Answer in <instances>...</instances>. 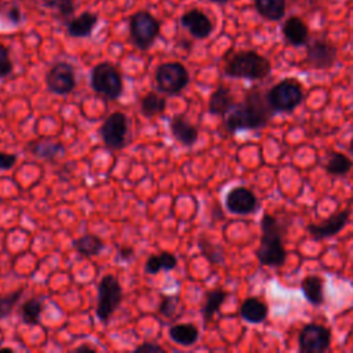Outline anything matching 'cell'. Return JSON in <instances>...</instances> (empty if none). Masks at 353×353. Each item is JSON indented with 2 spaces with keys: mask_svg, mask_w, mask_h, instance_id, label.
I'll use <instances>...</instances> for the list:
<instances>
[{
  "mask_svg": "<svg viewBox=\"0 0 353 353\" xmlns=\"http://www.w3.org/2000/svg\"><path fill=\"white\" fill-rule=\"evenodd\" d=\"M43 312V299L41 298H30L25 301L21 306V317L23 323L29 325H36L40 323V316Z\"/></svg>",
  "mask_w": 353,
  "mask_h": 353,
  "instance_id": "29",
  "label": "cell"
},
{
  "mask_svg": "<svg viewBox=\"0 0 353 353\" xmlns=\"http://www.w3.org/2000/svg\"><path fill=\"white\" fill-rule=\"evenodd\" d=\"M274 112L266 94L258 88H252L245 94L244 101L236 102L233 109L228 113L225 127L232 134L240 130L262 128L273 117Z\"/></svg>",
  "mask_w": 353,
  "mask_h": 353,
  "instance_id": "1",
  "label": "cell"
},
{
  "mask_svg": "<svg viewBox=\"0 0 353 353\" xmlns=\"http://www.w3.org/2000/svg\"><path fill=\"white\" fill-rule=\"evenodd\" d=\"M98 23V15L91 11H84L77 17H73L69 19L65 26L66 32L70 37L81 39V37H90L97 28Z\"/></svg>",
  "mask_w": 353,
  "mask_h": 353,
  "instance_id": "16",
  "label": "cell"
},
{
  "mask_svg": "<svg viewBox=\"0 0 353 353\" xmlns=\"http://www.w3.org/2000/svg\"><path fill=\"white\" fill-rule=\"evenodd\" d=\"M254 7L256 12L272 22H277L284 18L287 10L285 0H254Z\"/></svg>",
  "mask_w": 353,
  "mask_h": 353,
  "instance_id": "21",
  "label": "cell"
},
{
  "mask_svg": "<svg viewBox=\"0 0 353 353\" xmlns=\"http://www.w3.org/2000/svg\"><path fill=\"white\" fill-rule=\"evenodd\" d=\"M22 294H23V288H19L17 291H12L10 294L0 296V320L8 317L12 313V310H14L15 305L18 303L19 298L22 296Z\"/></svg>",
  "mask_w": 353,
  "mask_h": 353,
  "instance_id": "33",
  "label": "cell"
},
{
  "mask_svg": "<svg viewBox=\"0 0 353 353\" xmlns=\"http://www.w3.org/2000/svg\"><path fill=\"white\" fill-rule=\"evenodd\" d=\"M168 336L172 342L182 346H192L199 339V330L192 323H182L170 327Z\"/></svg>",
  "mask_w": 353,
  "mask_h": 353,
  "instance_id": "22",
  "label": "cell"
},
{
  "mask_svg": "<svg viewBox=\"0 0 353 353\" xmlns=\"http://www.w3.org/2000/svg\"><path fill=\"white\" fill-rule=\"evenodd\" d=\"M12 70H14V65L10 58V52L7 47L0 44V79L10 76Z\"/></svg>",
  "mask_w": 353,
  "mask_h": 353,
  "instance_id": "36",
  "label": "cell"
},
{
  "mask_svg": "<svg viewBox=\"0 0 353 353\" xmlns=\"http://www.w3.org/2000/svg\"><path fill=\"white\" fill-rule=\"evenodd\" d=\"M157 88L168 95L179 94L189 84V72L181 62H164L154 72Z\"/></svg>",
  "mask_w": 353,
  "mask_h": 353,
  "instance_id": "6",
  "label": "cell"
},
{
  "mask_svg": "<svg viewBox=\"0 0 353 353\" xmlns=\"http://www.w3.org/2000/svg\"><path fill=\"white\" fill-rule=\"evenodd\" d=\"M179 22L182 28H185L194 39L199 40L207 39L214 30L211 19L199 8H192L183 12Z\"/></svg>",
  "mask_w": 353,
  "mask_h": 353,
  "instance_id": "14",
  "label": "cell"
},
{
  "mask_svg": "<svg viewBox=\"0 0 353 353\" xmlns=\"http://www.w3.org/2000/svg\"><path fill=\"white\" fill-rule=\"evenodd\" d=\"M281 32L291 46H305L309 41V28L298 15L288 17L283 23Z\"/></svg>",
  "mask_w": 353,
  "mask_h": 353,
  "instance_id": "17",
  "label": "cell"
},
{
  "mask_svg": "<svg viewBox=\"0 0 353 353\" xmlns=\"http://www.w3.org/2000/svg\"><path fill=\"white\" fill-rule=\"evenodd\" d=\"M0 18L12 26H18L23 19V12L17 3H4L0 6Z\"/></svg>",
  "mask_w": 353,
  "mask_h": 353,
  "instance_id": "31",
  "label": "cell"
},
{
  "mask_svg": "<svg viewBox=\"0 0 353 353\" xmlns=\"http://www.w3.org/2000/svg\"><path fill=\"white\" fill-rule=\"evenodd\" d=\"M170 130L174 139L183 146H193L199 139V130L190 124L183 114H176L172 117Z\"/></svg>",
  "mask_w": 353,
  "mask_h": 353,
  "instance_id": "18",
  "label": "cell"
},
{
  "mask_svg": "<svg viewBox=\"0 0 353 353\" xmlns=\"http://www.w3.org/2000/svg\"><path fill=\"white\" fill-rule=\"evenodd\" d=\"M128 123L127 117L121 112H114L109 114L99 128V135L102 142L109 149H123L125 146Z\"/></svg>",
  "mask_w": 353,
  "mask_h": 353,
  "instance_id": "10",
  "label": "cell"
},
{
  "mask_svg": "<svg viewBox=\"0 0 353 353\" xmlns=\"http://www.w3.org/2000/svg\"><path fill=\"white\" fill-rule=\"evenodd\" d=\"M176 268V256L170 252L152 255L145 262V272L148 274H157L160 270H172Z\"/></svg>",
  "mask_w": 353,
  "mask_h": 353,
  "instance_id": "25",
  "label": "cell"
},
{
  "mask_svg": "<svg viewBox=\"0 0 353 353\" xmlns=\"http://www.w3.org/2000/svg\"><path fill=\"white\" fill-rule=\"evenodd\" d=\"M117 256H119V259L127 262L134 258V250L131 247H123L117 251Z\"/></svg>",
  "mask_w": 353,
  "mask_h": 353,
  "instance_id": "39",
  "label": "cell"
},
{
  "mask_svg": "<svg viewBox=\"0 0 353 353\" xmlns=\"http://www.w3.org/2000/svg\"><path fill=\"white\" fill-rule=\"evenodd\" d=\"M268 305L258 298H247L240 306V314L248 323H262L268 317Z\"/></svg>",
  "mask_w": 353,
  "mask_h": 353,
  "instance_id": "20",
  "label": "cell"
},
{
  "mask_svg": "<svg viewBox=\"0 0 353 353\" xmlns=\"http://www.w3.org/2000/svg\"><path fill=\"white\" fill-rule=\"evenodd\" d=\"M353 167V161L341 152H332L325 164V170L330 175H345Z\"/></svg>",
  "mask_w": 353,
  "mask_h": 353,
  "instance_id": "30",
  "label": "cell"
},
{
  "mask_svg": "<svg viewBox=\"0 0 353 353\" xmlns=\"http://www.w3.org/2000/svg\"><path fill=\"white\" fill-rule=\"evenodd\" d=\"M165 98L149 91L141 98V113L146 117H153L163 113L165 110Z\"/></svg>",
  "mask_w": 353,
  "mask_h": 353,
  "instance_id": "27",
  "label": "cell"
},
{
  "mask_svg": "<svg viewBox=\"0 0 353 353\" xmlns=\"http://www.w3.org/2000/svg\"><path fill=\"white\" fill-rule=\"evenodd\" d=\"M225 205L233 214L245 215L254 212L258 208V199L250 189L244 186H236L228 192Z\"/></svg>",
  "mask_w": 353,
  "mask_h": 353,
  "instance_id": "13",
  "label": "cell"
},
{
  "mask_svg": "<svg viewBox=\"0 0 353 353\" xmlns=\"http://www.w3.org/2000/svg\"><path fill=\"white\" fill-rule=\"evenodd\" d=\"M272 72V65L268 58L252 50L234 52L225 65V73L229 77L262 80Z\"/></svg>",
  "mask_w": 353,
  "mask_h": 353,
  "instance_id": "3",
  "label": "cell"
},
{
  "mask_svg": "<svg viewBox=\"0 0 353 353\" xmlns=\"http://www.w3.org/2000/svg\"><path fill=\"white\" fill-rule=\"evenodd\" d=\"M349 214H350V211L345 210V211H339V212L331 215L323 223H317V225L310 223L307 226V232L314 240H321V239L335 236L346 225V222L349 219Z\"/></svg>",
  "mask_w": 353,
  "mask_h": 353,
  "instance_id": "15",
  "label": "cell"
},
{
  "mask_svg": "<svg viewBox=\"0 0 353 353\" xmlns=\"http://www.w3.org/2000/svg\"><path fill=\"white\" fill-rule=\"evenodd\" d=\"M299 352L302 353H321L330 349L331 332L321 324L310 323L299 332Z\"/></svg>",
  "mask_w": 353,
  "mask_h": 353,
  "instance_id": "11",
  "label": "cell"
},
{
  "mask_svg": "<svg viewBox=\"0 0 353 353\" xmlns=\"http://www.w3.org/2000/svg\"><path fill=\"white\" fill-rule=\"evenodd\" d=\"M160 33V22L148 11H137L130 17V39L142 51L149 50Z\"/></svg>",
  "mask_w": 353,
  "mask_h": 353,
  "instance_id": "5",
  "label": "cell"
},
{
  "mask_svg": "<svg viewBox=\"0 0 353 353\" xmlns=\"http://www.w3.org/2000/svg\"><path fill=\"white\" fill-rule=\"evenodd\" d=\"M46 85L55 95H69L76 87L74 68L65 61L54 63L46 73Z\"/></svg>",
  "mask_w": 353,
  "mask_h": 353,
  "instance_id": "9",
  "label": "cell"
},
{
  "mask_svg": "<svg viewBox=\"0 0 353 353\" xmlns=\"http://www.w3.org/2000/svg\"><path fill=\"white\" fill-rule=\"evenodd\" d=\"M90 84L95 92L112 101L117 99L123 92L121 74L110 62H101L91 69Z\"/></svg>",
  "mask_w": 353,
  "mask_h": 353,
  "instance_id": "4",
  "label": "cell"
},
{
  "mask_svg": "<svg viewBox=\"0 0 353 353\" xmlns=\"http://www.w3.org/2000/svg\"><path fill=\"white\" fill-rule=\"evenodd\" d=\"M29 150L37 157L52 160L65 153V146L62 143L50 142V141H36L29 145Z\"/></svg>",
  "mask_w": 353,
  "mask_h": 353,
  "instance_id": "26",
  "label": "cell"
},
{
  "mask_svg": "<svg viewBox=\"0 0 353 353\" xmlns=\"http://www.w3.org/2000/svg\"><path fill=\"white\" fill-rule=\"evenodd\" d=\"M350 150H352V153H353V139H352V142H350Z\"/></svg>",
  "mask_w": 353,
  "mask_h": 353,
  "instance_id": "43",
  "label": "cell"
},
{
  "mask_svg": "<svg viewBox=\"0 0 353 353\" xmlns=\"http://www.w3.org/2000/svg\"><path fill=\"white\" fill-rule=\"evenodd\" d=\"M336 58V47L324 39H314L306 47V63L313 69H330Z\"/></svg>",
  "mask_w": 353,
  "mask_h": 353,
  "instance_id": "12",
  "label": "cell"
},
{
  "mask_svg": "<svg viewBox=\"0 0 353 353\" xmlns=\"http://www.w3.org/2000/svg\"><path fill=\"white\" fill-rule=\"evenodd\" d=\"M41 3H43V6L44 7H47V8H57V6L61 3V0H40Z\"/></svg>",
  "mask_w": 353,
  "mask_h": 353,
  "instance_id": "40",
  "label": "cell"
},
{
  "mask_svg": "<svg viewBox=\"0 0 353 353\" xmlns=\"http://www.w3.org/2000/svg\"><path fill=\"white\" fill-rule=\"evenodd\" d=\"M134 352L137 353H160V352H165L164 347H161L160 345L157 343H153V342H145L139 346H137L134 349Z\"/></svg>",
  "mask_w": 353,
  "mask_h": 353,
  "instance_id": "38",
  "label": "cell"
},
{
  "mask_svg": "<svg viewBox=\"0 0 353 353\" xmlns=\"http://www.w3.org/2000/svg\"><path fill=\"white\" fill-rule=\"evenodd\" d=\"M73 247L84 256H94L105 250V243L95 234H83L73 241Z\"/></svg>",
  "mask_w": 353,
  "mask_h": 353,
  "instance_id": "24",
  "label": "cell"
},
{
  "mask_svg": "<svg viewBox=\"0 0 353 353\" xmlns=\"http://www.w3.org/2000/svg\"><path fill=\"white\" fill-rule=\"evenodd\" d=\"M123 299V290L119 280L112 276H103L98 284L97 316L101 321L108 323L112 314L117 310Z\"/></svg>",
  "mask_w": 353,
  "mask_h": 353,
  "instance_id": "7",
  "label": "cell"
},
{
  "mask_svg": "<svg viewBox=\"0 0 353 353\" xmlns=\"http://www.w3.org/2000/svg\"><path fill=\"white\" fill-rule=\"evenodd\" d=\"M211 3H215V4H219V6H225L229 3V0H210Z\"/></svg>",
  "mask_w": 353,
  "mask_h": 353,
  "instance_id": "42",
  "label": "cell"
},
{
  "mask_svg": "<svg viewBox=\"0 0 353 353\" xmlns=\"http://www.w3.org/2000/svg\"><path fill=\"white\" fill-rule=\"evenodd\" d=\"M302 292L312 305H321L324 302V280L320 276H307L301 284Z\"/></svg>",
  "mask_w": 353,
  "mask_h": 353,
  "instance_id": "23",
  "label": "cell"
},
{
  "mask_svg": "<svg viewBox=\"0 0 353 353\" xmlns=\"http://www.w3.org/2000/svg\"><path fill=\"white\" fill-rule=\"evenodd\" d=\"M268 101L274 110H292L296 108L302 98V85L295 79H284L273 85L268 94Z\"/></svg>",
  "mask_w": 353,
  "mask_h": 353,
  "instance_id": "8",
  "label": "cell"
},
{
  "mask_svg": "<svg viewBox=\"0 0 353 353\" xmlns=\"http://www.w3.org/2000/svg\"><path fill=\"white\" fill-rule=\"evenodd\" d=\"M57 17L66 23L69 19H72L74 17V11H76V6L73 0H61V3L57 6Z\"/></svg>",
  "mask_w": 353,
  "mask_h": 353,
  "instance_id": "35",
  "label": "cell"
},
{
  "mask_svg": "<svg viewBox=\"0 0 353 353\" xmlns=\"http://www.w3.org/2000/svg\"><path fill=\"white\" fill-rule=\"evenodd\" d=\"M17 163V156L12 153H6V152H0V170L6 171V170H11Z\"/></svg>",
  "mask_w": 353,
  "mask_h": 353,
  "instance_id": "37",
  "label": "cell"
},
{
  "mask_svg": "<svg viewBox=\"0 0 353 353\" xmlns=\"http://www.w3.org/2000/svg\"><path fill=\"white\" fill-rule=\"evenodd\" d=\"M178 303H179V298L176 295L164 296L159 305V313L163 317H172L176 312Z\"/></svg>",
  "mask_w": 353,
  "mask_h": 353,
  "instance_id": "34",
  "label": "cell"
},
{
  "mask_svg": "<svg viewBox=\"0 0 353 353\" xmlns=\"http://www.w3.org/2000/svg\"><path fill=\"white\" fill-rule=\"evenodd\" d=\"M199 247H200L203 255H204L211 263H215V265L223 263L225 256H223V250H222L221 245L212 244V243H210V241H207V240H200Z\"/></svg>",
  "mask_w": 353,
  "mask_h": 353,
  "instance_id": "32",
  "label": "cell"
},
{
  "mask_svg": "<svg viewBox=\"0 0 353 353\" xmlns=\"http://www.w3.org/2000/svg\"><path fill=\"white\" fill-rule=\"evenodd\" d=\"M262 237L256 250V258L263 266H280L285 261V248L283 244V230L276 216L266 214L261 221Z\"/></svg>",
  "mask_w": 353,
  "mask_h": 353,
  "instance_id": "2",
  "label": "cell"
},
{
  "mask_svg": "<svg viewBox=\"0 0 353 353\" xmlns=\"http://www.w3.org/2000/svg\"><path fill=\"white\" fill-rule=\"evenodd\" d=\"M95 349L92 346H88V345H81L79 347L74 349V352H94Z\"/></svg>",
  "mask_w": 353,
  "mask_h": 353,
  "instance_id": "41",
  "label": "cell"
},
{
  "mask_svg": "<svg viewBox=\"0 0 353 353\" xmlns=\"http://www.w3.org/2000/svg\"><path fill=\"white\" fill-rule=\"evenodd\" d=\"M234 105H236V102H234V98H233L230 90L225 85H219L210 97L208 110L212 114L225 116L233 109Z\"/></svg>",
  "mask_w": 353,
  "mask_h": 353,
  "instance_id": "19",
  "label": "cell"
},
{
  "mask_svg": "<svg viewBox=\"0 0 353 353\" xmlns=\"http://www.w3.org/2000/svg\"><path fill=\"white\" fill-rule=\"evenodd\" d=\"M226 296H228V292L221 288L211 290L205 294V302L203 306V317L205 321H210L215 316V313L219 310V307L225 302Z\"/></svg>",
  "mask_w": 353,
  "mask_h": 353,
  "instance_id": "28",
  "label": "cell"
}]
</instances>
